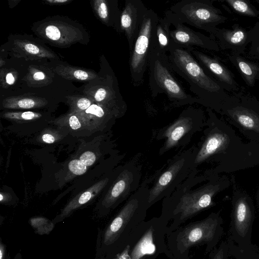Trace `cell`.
Segmentation results:
<instances>
[{"instance_id": "cell-5", "label": "cell", "mask_w": 259, "mask_h": 259, "mask_svg": "<svg viewBox=\"0 0 259 259\" xmlns=\"http://www.w3.org/2000/svg\"><path fill=\"white\" fill-rule=\"evenodd\" d=\"M198 151L196 148H191L174 157L150 189L149 206L168 197L186 180L196 167L194 163Z\"/></svg>"}, {"instance_id": "cell-31", "label": "cell", "mask_w": 259, "mask_h": 259, "mask_svg": "<svg viewBox=\"0 0 259 259\" xmlns=\"http://www.w3.org/2000/svg\"><path fill=\"white\" fill-rule=\"evenodd\" d=\"M238 66L243 76L250 85L253 84L258 71L255 65L246 62L239 57L236 58Z\"/></svg>"}, {"instance_id": "cell-7", "label": "cell", "mask_w": 259, "mask_h": 259, "mask_svg": "<svg viewBox=\"0 0 259 259\" xmlns=\"http://www.w3.org/2000/svg\"><path fill=\"white\" fill-rule=\"evenodd\" d=\"M200 121L199 110L192 107L184 110L173 123L157 135V139H166L159 153L162 154L175 146L184 144V141L189 140L197 131Z\"/></svg>"}, {"instance_id": "cell-30", "label": "cell", "mask_w": 259, "mask_h": 259, "mask_svg": "<svg viewBox=\"0 0 259 259\" xmlns=\"http://www.w3.org/2000/svg\"><path fill=\"white\" fill-rule=\"evenodd\" d=\"M2 117L17 121L26 122L38 119L42 117V114L38 112L33 111H7L2 113Z\"/></svg>"}, {"instance_id": "cell-28", "label": "cell", "mask_w": 259, "mask_h": 259, "mask_svg": "<svg viewBox=\"0 0 259 259\" xmlns=\"http://www.w3.org/2000/svg\"><path fill=\"white\" fill-rule=\"evenodd\" d=\"M56 124L65 126L72 131H78L86 128L79 116L74 112H70L63 115L55 121Z\"/></svg>"}, {"instance_id": "cell-14", "label": "cell", "mask_w": 259, "mask_h": 259, "mask_svg": "<svg viewBox=\"0 0 259 259\" xmlns=\"http://www.w3.org/2000/svg\"><path fill=\"white\" fill-rule=\"evenodd\" d=\"M36 30L41 37L59 46L72 45L82 39L81 32L78 28L62 21L45 22Z\"/></svg>"}, {"instance_id": "cell-8", "label": "cell", "mask_w": 259, "mask_h": 259, "mask_svg": "<svg viewBox=\"0 0 259 259\" xmlns=\"http://www.w3.org/2000/svg\"><path fill=\"white\" fill-rule=\"evenodd\" d=\"M141 168L133 162L122 166L107 191L102 205L109 208L127 199L140 187Z\"/></svg>"}, {"instance_id": "cell-40", "label": "cell", "mask_w": 259, "mask_h": 259, "mask_svg": "<svg viewBox=\"0 0 259 259\" xmlns=\"http://www.w3.org/2000/svg\"><path fill=\"white\" fill-rule=\"evenodd\" d=\"M45 3L50 5H63L71 2V0H46Z\"/></svg>"}, {"instance_id": "cell-3", "label": "cell", "mask_w": 259, "mask_h": 259, "mask_svg": "<svg viewBox=\"0 0 259 259\" xmlns=\"http://www.w3.org/2000/svg\"><path fill=\"white\" fill-rule=\"evenodd\" d=\"M157 13L149 9L141 26L133 47L130 52L129 66L131 82L134 87L141 85L148 68L150 56L154 50Z\"/></svg>"}, {"instance_id": "cell-19", "label": "cell", "mask_w": 259, "mask_h": 259, "mask_svg": "<svg viewBox=\"0 0 259 259\" xmlns=\"http://www.w3.org/2000/svg\"><path fill=\"white\" fill-rule=\"evenodd\" d=\"M190 51L199 64L213 74L220 80L229 84L233 83L229 71L215 59L207 55L195 48L190 47Z\"/></svg>"}, {"instance_id": "cell-17", "label": "cell", "mask_w": 259, "mask_h": 259, "mask_svg": "<svg viewBox=\"0 0 259 259\" xmlns=\"http://www.w3.org/2000/svg\"><path fill=\"white\" fill-rule=\"evenodd\" d=\"M75 113L81 118L86 128L90 130L106 128L117 118L110 109L95 103L85 110Z\"/></svg>"}, {"instance_id": "cell-44", "label": "cell", "mask_w": 259, "mask_h": 259, "mask_svg": "<svg viewBox=\"0 0 259 259\" xmlns=\"http://www.w3.org/2000/svg\"><path fill=\"white\" fill-rule=\"evenodd\" d=\"M258 52H259V47L257 48Z\"/></svg>"}, {"instance_id": "cell-42", "label": "cell", "mask_w": 259, "mask_h": 259, "mask_svg": "<svg viewBox=\"0 0 259 259\" xmlns=\"http://www.w3.org/2000/svg\"><path fill=\"white\" fill-rule=\"evenodd\" d=\"M8 198V196H6L5 194H3L2 192L0 194V201L1 202H5L7 200V199Z\"/></svg>"}, {"instance_id": "cell-34", "label": "cell", "mask_w": 259, "mask_h": 259, "mask_svg": "<svg viewBox=\"0 0 259 259\" xmlns=\"http://www.w3.org/2000/svg\"><path fill=\"white\" fill-rule=\"evenodd\" d=\"M245 32L239 29L228 31L226 33L227 40L233 45L242 44L245 39Z\"/></svg>"}, {"instance_id": "cell-38", "label": "cell", "mask_w": 259, "mask_h": 259, "mask_svg": "<svg viewBox=\"0 0 259 259\" xmlns=\"http://www.w3.org/2000/svg\"><path fill=\"white\" fill-rule=\"evenodd\" d=\"M59 138V137L56 133L51 131L44 133L41 136V140L47 144H53L56 142Z\"/></svg>"}, {"instance_id": "cell-35", "label": "cell", "mask_w": 259, "mask_h": 259, "mask_svg": "<svg viewBox=\"0 0 259 259\" xmlns=\"http://www.w3.org/2000/svg\"><path fill=\"white\" fill-rule=\"evenodd\" d=\"M68 169L73 174L79 176L86 172L88 167L83 164L79 159H74L69 162Z\"/></svg>"}, {"instance_id": "cell-36", "label": "cell", "mask_w": 259, "mask_h": 259, "mask_svg": "<svg viewBox=\"0 0 259 259\" xmlns=\"http://www.w3.org/2000/svg\"><path fill=\"white\" fill-rule=\"evenodd\" d=\"M237 255L238 256L237 259H259V252L250 245L241 248Z\"/></svg>"}, {"instance_id": "cell-9", "label": "cell", "mask_w": 259, "mask_h": 259, "mask_svg": "<svg viewBox=\"0 0 259 259\" xmlns=\"http://www.w3.org/2000/svg\"><path fill=\"white\" fill-rule=\"evenodd\" d=\"M149 191L147 184L142 183L137 190L130 196L126 203L106 229L104 237L105 244L113 243L137 211L141 207L149 205Z\"/></svg>"}, {"instance_id": "cell-32", "label": "cell", "mask_w": 259, "mask_h": 259, "mask_svg": "<svg viewBox=\"0 0 259 259\" xmlns=\"http://www.w3.org/2000/svg\"><path fill=\"white\" fill-rule=\"evenodd\" d=\"M18 78L17 72L13 69L2 68L0 71V84L4 89L13 85Z\"/></svg>"}, {"instance_id": "cell-27", "label": "cell", "mask_w": 259, "mask_h": 259, "mask_svg": "<svg viewBox=\"0 0 259 259\" xmlns=\"http://www.w3.org/2000/svg\"><path fill=\"white\" fill-rule=\"evenodd\" d=\"M153 229L150 228L134 248L131 259H141L146 254L154 252L155 246L153 242Z\"/></svg>"}, {"instance_id": "cell-11", "label": "cell", "mask_w": 259, "mask_h": 259, "mask_svg": "<svg viewBox=\"0 0 259 259\" xmlns=\"http://www.w3.org/2000/svg\"><path fill=\"white\" fill-rule=\"evenodd\" d=\"M164 16L174 26V29L170 32L174 45L183 48L197 47L205 49L216 50L217 45L212 40L180 22L170 10L165 12Z\"/></svg>"}, {"instance_id": "cell-12", "label": "cell", "mask_w": 259, "mask_h": 259, "mask_svg": "<svg viewBox=\"0 0 259 259\" xmlns=\"http://www.w3.org/2000/svg\"><path fill=\"white\" fill-rule=\"evenodd\" d=\"M220 220L219 217L213 215L187 227L178 237L179 246L186 249L197 243L211 241L222 232Z\"/></svg>"}, {"instance_id": "cell-6", "label": "cell", "mask_w": 259, "mask_h": 259, "mask_svg": "<svg viewBox=\"0 0 259 259\" xmlns=\"http://www.w3.org/2000/svg\"><path fill=\"white\" fill-rule=\"evenodd\" d=\"M169 10L180 22L209 32H213L215 26L224 20L208 1L182 0L172 5Z\"/></svg>"}, {"instance_id": "cell-39", "label": "cell", "mask_w": 259, "mask_h": 259, "mask_svg": "<svg viewBox=\"0 0 259 259\" xmlns=\"http://www.w3.org/2000/svg\"><path fill=\"white\" fill-rule=\"evenodd\" d=\"M227 247L224 243H222L217 252L214 255L213 259H224L225 253L226 252Z\"/></svg>"}, {"instance_id": "cell-16", "label": "cell", "mask_w": 259, "mask_h": 259, "mask_svg": "<svg viewBox=\"0 0 259 259\" xmlns=\"http://www.w3.org/2000/svg\"><path fill=\"white\" fill-rule=\"evenodd\" d=\"M10 50L16 57L24 58L26 60L57 58V56L51 50L33 40L25 38L13 39Z\"/></svg>"}, {"instance_id": "cell-29", "label": "cell", "mask_w": 259, "mask_h": 259, "mask_svg": "<svg viewBox=\"0 0 259 259\" xmlns=\"http://www.w3.org/2000/svg\"><path fill=\"white\" fill-rule=\"evenodd\" d=\"M66 102L70 107V112L78 113L85 110L94 102L87 96L79 95L66 97Z\"/></svg>"}, {"instance_id": "cell-18", "label": "cell", "mask_w": 259, "mask_h": 259, "mask_svg": "<svg viewBox=\"0 0 259 259\" xmlns=\"http://www.w3.org/2000/svg\"><path fill=\"white\" fill-rule=\"evenodd\" d=\"M109 182V179L106 178L78 194L67 204L55 220H57L58 222L62 221L69 216L74 210L91 201L101 192Z\"/></svg>"}, {"instance_id": "cell-23", "label": "cell", "mask_w": 259, "mask_h": 259, "mask_svg": "<svg viewBox=\"0 0 259 259\" xmlns=\"http://www.w3.org/2000/svg\"><path fill=\"white\" fill-rule=\"evenodd\" d=\"M171 23L164 16L158 18L155 33L154 50L160 53L167 54L173 45L170 37Z\"/></svg>"}, {"instance_id": "cell-41", "label": "cell", "mask_w": 259, "mask_h": 259, "mask_svg": "<svg viewBox=\"0 0 259 259\" xmlns=\"http://www.w3.org/2000/svg\"><path fill=\"white\" fill-rule=\"evenodd\" d=\"M5 246L1 241L0 242V259H5Z\"/></svg>"}, {"instance_id": "cell-26", "label": "cell", "mask_w": 259, "mask_h": 259, "mask_svg": "<svg viewBox=\"0 0 259 259\" xmlns=\"http://www.w3.org/2000/svg\"><path fill=\"white\" fill-rule=\"evenodd\" d=\"M230 114L243 127L259 132V117L250 110L237 107Z\"/></svg>"}, {"instance_id": "cell-10", "label": "cell", "mask_w": 259, "mask_h": 259, "mask_svg": "<svg viewBox=\"0 0 259 259\" xmlns=\"http://www.w3.org/2000/svg\"><path fill=\"white\" fill-rule=\"evenodd\" d=\"M83 93L94 103L110 109L117 118L123 116L127 111V106L112 75L107 76L102 84L84 89Z\"/></svg>"}, {"instance_id": "cell-20", "label": "cell", "mask_w": 259, "mask_h": 259, "mask_svg": "<svg viewBox=\"0 0 259 259\" xmlns=\"http://www.w3.org/2000/svg\"><path fill=\"white\" fill-rule=\"evenodd\" d=\"M228 142L227 136L223 133L215 132L209 134L197 153L194 163L195 166L222 150Z\"/></svg>"}, {"instance_id": "cell-13", "label": "cell", "mask_w": 259, "mask_h": 259, "mask_svg": "<svg viewBox=\"0 0 259 259\" xmlns=\"http://www.w3.org/2000/svg\"><path fill=\"white\" fill-rule=\"evenodd\" d=\"M148 8L141 0H125L120 18V32L127 39L130 52L132 50Z\"/></svg>"}, {"instance_id": "cell-33", "label": "cell", "mask_w": 259, "mask_h": 259, "mask_svg": "<svg viewBox=\"0 0 259 259\" xmlns=\"http://www.w3.org/2000/svg\"><path fill=\"white\" fill-rule=\"evenodd\" d=\"M226 2L237 12L241 14L254 16L255 13L248 4L241 0H227Z\"/></svg>"}, {"instance_id": "cell-43", "label": "cell", "mask_w": 259, "mask_h": 259, "mask_svg": "<svg viewBox=\"0 0 259 259\" xmlns=\"http://www.w3.org/2000/svg\"><path fill=\"white\" fill-rule=\"evenodd\" d=\"M5 63V61L1 58L0 59V67H2Z\"/></svg>"}, {"instance_id": "cell-2", "label": "cell", "mask_w": 259, "mask_h": 259, "mask_svg": "<svg viewBox=\"0 0 259 259\" xmlns=\"http://www.w3.org/2000/svg\"><path fill=\"white\" fill-rule=\"evenodd\" d=\"M167 55L172 70L189 83L190 91L201 104L209 95L220 90V86L205 72L193 56L190 47L173 45Z\"/></svg>"}, {"instance_id": "cell-4", "label": "cell", "mask_w": 259, "mask_h": 259, "mask_svg": "<svg viewBox=\"0 0 259 259\" xmlns=\"http://www.w3.org/2000/svg\"><path fill=\"white\" fill-rule=\"evenodd\" d=\"M196 169L194 168L172 194L164 198L178 200L173 213L180 214L181 220L190 218L209 207L212 203V197L220 189L219 184H208L190 191V188L200 181L196 176Z\"/></svg>"}, {"instance_id": "cell-15", "label": "cell", "mask_w": 259, "mask_h": 259, "mask_svg": "<svg viewBox=\"0 0 259 259\" xmlns=\"http://www.w3.org/2000/svg\"><path fill=\"white\" fill-rule=\"evenodd\" d=\"M252 213L250 208L244 198H241L236 203L234 214L233 225H232V234L236 241L239 239L244 241L242 248L248 246L252 226Z\"/></svg>"}, {"instance_id": "cell-25", "label": "cell", "mask_w": 259, "mask_h": 259, "mask_svg": "<svg viewBox=\"0 0 259 259\" xmlns=\"http://www.w3.org/2000/svg\"><path fill=\"white\" fill-rule=\"evenodd\" d=\"M54 71L62 77L70 80L88 81L98 77L94 71L69 65L56 66Z\"/></svg>"}, {"instance_id": "cell-22", "label": "cell", "mask_w": 259, "mask_h": 259, "mask_svg": "<svg viewBox=\"0 0 259 259\" xmlns=\"http://www.w3.org/2000/svg\"><path fill=\"white\" fill-rule=\"evenodd\" d=\"M47 104L44 98L27 94L7 97L3 100L2 106L8 109H28L41 108Z\"/></svg>"}, {"instance_id": "cell-37", "label": "cell", "mask_w": 259, "mask_h": 259, "mask_svg": "<svg viewBox=\"0 0 259 259\" xmlns=\"http://www.w3.org/2000/svg\"><path fill=\"white\" fill-rule=\"evenodd\" d=\"M96 154L92 151H85L82 153L79 157V160L87 167L93 165L96 160Z\"/></svg>"}, {"instance_id": "cell-21", "label": "cell", "mask_w": 259, "mask_h": 259, "mask_svg": "<svg viewBox=\"0 0 259 259\" xmlns=\"http://www.w3.org/2000/svg\"><path fill=\"white\" fill-rule=\"evenodd\" d=\"M94 9L99 18L107 25H112L120 32V18L121 12L117 3H110L106 0L93 2Z\"/></svg>"}, {"instance_id": "cell-24", "label": "cell", "mask_w": 259, "mask_h": 259, "mask_svg": "<svg viewBox=\"0 0 259 259\" xmlns=\"http://www.w3.org/2000/svg\"><path fill=\"white\" fill-rule=\"evenodd\" d=\"M54 73L51 70L41 66L30 65L23 80L29 87H41L53 82Z\"/></svg>"}, {"instance_id": "cell-1", "label": "cell", "mask_w": 259, "mask_h": 259, "mask_svg": "<svg viewBox=\"0 0 259 259\" xmlns=\"http://www.w3.org/2000/svg\"><path fill=\"white\" fill-rule=\"evenodd\" d=\"M149 87L153 98L165 94L171 105L175 107L201 103L197 98L188 94L176 79L168 61L167 54L154 50L148 63Z\"/></svg>"}]
</instances>
